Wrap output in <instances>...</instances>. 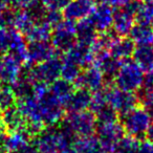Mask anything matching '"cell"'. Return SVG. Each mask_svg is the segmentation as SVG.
<instances>
[{"label": "cell", "instance_id": "6da1fadb", "mask_svg": "<svg viewBox=\"0 0 153 153\" xmlns=\"http://www.w3.org/2000/svg\"><path fill=\"white\" fill-rule=\"evenodd\" d=\"M72 134L63 129H44L33 138L36 153H56L72 143Z\"/></svg>", "mask_w": 153, "mask_h": 153}, {"label": "cell", "instance_id": "7a4b0ae2", "mask_svg": "<svg viewBox=\"0 0 153 153\" xmlns=\"http://www.w3.org/2000/svg\"><path fill=\"white\" fill-rule=\"evenodd\" d=\"M145 72L140 66L131 60H125L121 63L114 76L115 86L126 91L135 92L140 89L144 82Z\"/></svg>", "mask_w": 153, "mask_h": 153}, {"label": "cell", "instance_id": "3957f363", "mask_svg": "<svg viewBox=\"0 0 153 153\" xmlns=\"http://www.w3.org/2000/svg\"><path fill=\"white\" fill-rule=\"evenodd\" d=\"M97 117L92 111L84 110L79 112H69L65 117L64 127L72 135L78 137L89 136L96 132Z\"/></svg>", "mask_w": 153, "mask_h": 153}, {"label": "cell", "instance_id": "277c9868", "mask_svg": "<svg viewBox=\"0 0 153 153\" xmlns=\"http://www.w3.org/2000/svg\"><path fill=\"white\" fill-rule=\"evenodd\" d=\"M62 60L57 57V55L36 65L28 67L25 74L33 82H43L51 84L60 78Z\"/></svg>", "mask_w": 153, "mask_h": 153}, {"label": "cell", "instance_id": "5b68a950", "mask_svg": "<svg viewBox=\"0 0 153 153\" xmlns=\"http://www.w3.org/2000/svg\"><path fill=\"white\" fill-rule=\"evenodd\" d=\"M151 117L143 107H134L133 109L122 115V126L125 133L140 138L145 135L149 125L151 124Z\"/></svg>", "mask_w": 153, "mask_h": 153}, {"label": "cell", "instance_id": "8992f818", "mask_svg": "<svg viewBox=\"0 0 153 153\" xmlns=\"http://www.w3.org/2000/svg\"><path fill=\"white\" fill-rule=\"evenodd\" d=\"M51 44L56 51L67 53L76 42V23L70 20H62L51 33Z\"/></svg>", "mask_w": 153, "mask_h": 153}, {"label": "cell", "instance_id": "52a82bcc", "mask_svg": "<svg viewBox=\"0 0 153 153\" xmlns=\"http://www.w3.org/2000/svg\"><path fill=\"white\" fill-rule=\"evenodd\" d=\"M37 100H38L41 119L45 126L53 127L63 120L64 106L51 92L48 91L44 96L37 98Z\"/></svg>", "mask_w": 153, "mask_h": 153}, {"label": "cell", "instance_id": "ba28073f", "mask_svg": "<svg viewBox=\"0 0 153 153\" xmlns=\"http://www.w3.org/2000/svg\"><path fill=\"white\" fill-rule=\"evenodd\" d=\"M105 92L107 104L122 115L137 106L138 97L135 92L126 91L117 87H105Z\"/></svg>", "mask_w": 153, "mask_h": 153}, {"label": "cell", "instance_id": "9c48e42d", "mask_svg": "<svg viewBox=\"0 0 153 153\" xmlns=\"http://www.w3.org/2000/svg\"><path fill=\"white\" fill-rule=\"evenodd\" d=\"M138 1L130 0L125 7L117 9L113 14L112 28L119 37H126L129 35L132 26L134 25L135 14L137 10Z\"/></svg>", "mask_w": 153, "mask_h": 153}, {"label": "cell", "instance_id": "30bf717a", "mask_svg": "<svg viewBox=\"0 0 153 153\" xmlns=\"http://www.w3.org/2000/svg\"><path fill=\"white\" fill-rule=\"evenodd\" d=\"M96 132L102 148L108 153H114L120 140L125 135V130L119 122L99 124Z\"/></svg>", "mask_w": 153, "mask_h": 153}, {"label": "cell", "instance_id": "8fae6325", "mask_svg": "<svg viewBox=\"0 0 153 153\" xmlns=\"http://www.w3.org/2000/svg\"><path fill=\"white\" fill-rule=\"evenodd\" d=\"M105 82L106 78L103 72L96 65H90L80 74L74 84L76 88H85L90 92H94L105 88Z\"/></svg>", "mask_w": 153, "mask_h": 153}, {"label": "cell", "instance_id": "7c38bea8", "mask_svg": "<svg viewBox=\"0 0 153 153\" xmlns=\"http://www.w3.org/2000/svg\"><path fill=\"white\" fill-rule=\"evenodd\" d=\"M96 5V0H69L62 15L66 20L78 22L89 17Z\"/></svg>", "mask_w": 153, "mask_h": 153}, {"label": "cell", "instance_id": "4fadbf2b", "mask_svg": "<svg viewBox=\"0 0 153 153\" xmlns=\"http://www.w3.org/2000/svg\"><path fill=\"white\" fill-rule=\"evenodd\" d=\"M5 21L7 27L24 35L37 21V19L32 10H16L14 12L7 10Z\"/></svg>", "mask_w": 153, "mask_h": 153}, {"label": "cell", "instance_id": "5bb4252c", "mask_svg": "<svg viewBox=\"0 0 153 153\" xmlns=\"http://www.w3.org/2000/svg\"><path fill=\"white\" fill-rule=\"evenodd\" d=\"M22 74V61L11 53L0 58V80L2 83L13 84Z\"/></svg>", "mask_w": 153, "mask_h": 153}, {"label": "cell", "instance_id": "9a60e30c", "mask_svg": "<svg viewBox=\"0 0 153 153\" xmlns=\"http://www.w3.org/2000/svg\"><path fill=\"white\" fill-rule=\"evenodd\" d=\"M56 55H57V51L48 41L30 42V45H27L25 63L30 66L36 65Z\"/></svg>", "mask_w": 153, "mask_h": 153}, {"label": "cell", "instance_id": "2e32d148", "mask_svg": "<svg viewBox=\"0 0 153 153\" xmlns=\"http://www.w3.org/2000/svg\"><path fill=\"white\" fill-rule=\"evenodd\" d=\"M113 10L110 7L106 4L100 3L99 5H96L94 11L91 12L88 19L92 23L98 32L103 33L109 30L112 26V20H113Z\"/></svg>", "mask_w": 153, "mask_h": 153}, {"label": "cell", "instance_id": "e0dca14e", "mask_svg": "<svg viewBox=\"0 0 153 153\" xmlns=\"http://www.w3.org/2000/svg\"><path fill=\"white\" fill-rule=\"evenodd\" d=\"M65 58L74 62L80 67H88L94 63V53L91 46L76 43L69 51L66 53Z\"/></svg>", "mask_w": 153, "mask_h": 153}, {"label": "cell", "instance_id": "ac0fdd59", "mask_svg": "<svg viewBox=\"0 0 153 153\" xmlns=\"http://www.w3.org/2000/svg\"><path fill=\"white\" fill-rule=\"evenodd\" d=\"M92 94L85 88H78L74 90L70 98L65 104V108L68 112H79V111L88 110L91 103Z\"/></svg>", "mask_w": 153, "mask_h": 153}, {"label": "cell", "instance_id": "d6986e66", "mask_svg": "<svg viewBox=\"0 0 153 153\" xmlns=\"http://www.w3.org/2000/svg\"><path fill=\"white\" fill-rule=\"evenodd\" d=\"M122 61L113 57L109 51L94 53V65L103 72L105 78H112L121 66Z\"/></svg>", "mask_w": 153, "mask_h": 153}, {"label": "cell", "instance_id": "ffe728a7", "mask_svg": "<svg viewBox=\"0 0 153 153\" xmlns=\"http://www.w3.org/2000/svg\"><path fill=\"white\" fill-rule=\"evenodd\" d=\"M1 120L3 122L5 130L9 132L22 130L25 127V119L16 105L3 109Z\"/></svg>", "mask_w": 153, "mask_h": 153}, {"label": "cell", "instance_id": "44dd1931", "mask_svg": "<svg viewBox=\"0 0 153 153\" xmlns=\"http://www.w3.org/2000/svg\"><path fill=\"white\" fill-rule=\"evenodd\" d=\"M99 34L88 18L78 21L76 24V42L86 46H92L96 42Z\"/></svg>", "mask_w": 153, "mask_h": 153}, {"label": "cell", "instance_id": "7402d4cb", "mask_svg": "<svg viewBox=\"0 0 153 153\" xmlns=\"http://www.w3.org/2000/svg\"><path fill=\"white\" fill-rule=\"evenodd\" d=\"M132 58L145 74L153 71V49L151 45H137Z\"/></svg>", "mask_w": 153, "mask_h": 153}, {"label": "cell", "instance_id": "603a6c76", "mask_svg": "<svg viewBox=\"0 0 153 153\" xmlns=\"http://www.w3.org/2000/svg\"><path fill=\"white\" fill-rule=\"evenodd\" d=\"M135 49V43L127 37H119L110 48V53L119 59L120 61H125L132 57Z\"/></svg>", "mask_w": 153, "mask_h": 153}, {"label": "cell", "instance_id": "cb8c5ba5", "mask_svg": "<svg viewBox=\"0 0 153 153\" xmlns=\"http://www.w3.org/2000/svg\"><path fill=\"white\" fill-rule=\"evenodd\" d=\"M51 33L53 30L49 24H47L43 20H38L23 36H25V40L30 42H43L51 39Z\"/></svg>", "mask_w": 153, "mask_h": 153}, {"label": "cell", "instance_id": "d4e9b609", "mask_svg": "<svg viewBox=\"0 0 153 153\" xmlns=\"http://www.w3.org/2000/svg\"><path fill=\"white\" fill-rule=\"evenodd\" d=\"M130 39L137 45H150L153 43V28L148 23L137 22L129 33Z\"/></svg>", "mask_w": 153, "mask_h": 153}, {"label": "cell", "instance_id": "484cf974", "mask_svg": "<svg viewBox=\"0 0 153 153\" xmlns=\"http://www.w3.org/2000/svg\"><path fill=\"white\" fill-rule=\"evenodd\" d=\"M74 90V88L72 83L63 79H57L53 83H51V86H49V92L63 106H65V104L67 103L68 99L70 98Z\"/></svg>", "mask_w": 153, "mask_h": 153}, {"label": "cell", "instance_id": "4316f807", "mask_svg": "<svg viewBox=\"0 0 153 153\" xmlns=\"http://www.w3.org/2000/svg\"><path fill=\"white\" fill-rule=\"evenodd\" d=\"M26 51H27V44L25 42L24 36L21 33L12 28L11 42H10V47L7 53L18 58L20 61H22V63H25Z\"/></svg>", "mask_w": 153, "mask_h": 153}, {"label": "cell", "instance_id": "83f0119b", "mask_svg": "<svg viewBox=\"0 0 153 153\" xmlns=\"http://www.w3.org/2000/svg\"><path fill=\"white\" fill-rule=\"evenodd\" d=\"M72 146L76 149V153H99L103 150L99 138L94 134L78 137L72 142Z\"/></svg>", "mask_w": 153, "mask_h": 153}, {"label": "cell", "instance_id": "f1b7e54d", "mask_svg": "<svg viewBox=\"0 0 153 153\" xmlns=\"http://www.w3.org/2000/svg\"><path fill=\"white\" fill-rule=\"evenodd\" d=\"M33 84L34 82L26 74L20 76L13 84H11V89L15 94L16 99H23L33 94Z\"/></svg>", "mask_w": 153, "mask_h": 153}, {"label": "cell", "instance_id": "f546056e", "mask_svg": "<svg viewBox=\"0 0 153 153\" xmlns=\"http://www.w3.org/2000/svg\"><path fill=\"white\" fill-rule=\"evenodd\" d=\"M80 74H81V67L79 65H76L74 62L70 61L66 58L62 61L61 71H60L61 79L66 80L70 83H74V81L78 79Z\"/></svg>", "mask_w": 153, "mask_h": 153}, {"label": "cell", "instance_id": "4dcf8cb0", "mask_svg": "<svg viewBox=\"0 0 153 153\" xmlns=\"http://www.w3.org/2000/svg\"><path fill=\"white\" fill-rule=\"evenodd\" d=\"M135 19L142 23L150 24L153 19V0H140Z\"/></svg>", "mask_w": 153, "mask_h": 153}, {"label": "cell", "instance_id": "1f68e13d", "mask_svg": "<svg viewBox=\"0 0 153 153\" xmlns=\"http://www.w3.org/2000/svg\"><path fill=\"white\" fill-rule=\"evenodd\" d=\"M138 144H140L138 138L129 135V134L124 135L120 140L114 153H135Z\"/></svg>", "mask_w": 153, "mask_h": 153}, {"label": "cell", "instance_id": "d6a6232c", "mask_svg": "<svg viewBox=\"0 0 153 153\" xmlns=\"http://www.w3.org/2000/svg\"><path fill=\"white\" fill-rule=\"evenodd\" d=\"M97 122H99V124H105V123H112V122H117V112L110 107L109 105H106L103 108H101L99 111H97L96 113Z\"/></svg>", "mask_w": 153, "mask_h": 153}, {"label": "cell", "instance_id": "836d02e7", "mask_svg": "<svg viewBox=\"0 0 153 153\" xmlns=\"http://www.w3.org/2000/svg\"><path fill=\"white\" fill-rule=\"evenodd\" d=\"M107 104V99H106V92H105V88L98 91H94V94L91 97V103H90V107L91 111L94 113H96L97 111H99L101 108H103L104 106H106Z\"/></svg>", "mask_w": 153, "mask_h": 153}, {"label": "cell", "instance_id": "e575fe53", "mask_svg": "<svg viewBox=\"0 0 153 153\" xmlns=\"http://www.w3.org/2000/svg\"><path fill=\"white\" fill-rule=\"evenodd\" d=\"M12 28L7 26H0V53L9 51L10 42H11Z\"/></svg>", "mask_w": 153, "mask_h": 153}, {"label": "cell", "instance_id": "d590c367", "mask_svg": "<svg viewBox=\"0 0 153 153\" xmlns=\"http://www.w3.org/2000/svg\"><path fill=\"white\" fill-rule=\"evenodd\" d=\"M62 18H63V15H62L61 11H55V10H45L44 14L42 16V19L44 22H46L47 24L53 27V26L57 25L60 21H62Z\"/></svg>", "mask_w": 153, "mask_h": 153}, {"label": "cell", "instance_id": "8d00e7d4", "mask_svg": "<svg viewBox=\"0 0 153 153\" xmlns=\"http://www.w3.org/2000/svg\"><path fill=\"white\" fill-rule=\"evenodd\" d=\"M140 100L143 103V108L153 120V90L143 91V94H140Z\"/></svg>", "mask_w": 153, "mask_h": 153}, {"label": "cell", "instance_id": "74e56055", "mask_svg": "<svg viewBox=\"0 0 153 153\" xmlns=\"http://www.w3.org/2000/svg\"><path fill=\"white\" fill-rule=\"evenodd\" d=\"M40 0H10V4L15 10H32L38 7Z\"/></svg>", "mask_w": 153, "mask_h": 153}, {"label": "cell", "instance_id": "f35d334b", "mask_svg": "<svg viewBox=\"0 0 153 153\" xmlns=\"http://www.w3.org/2000/svg\"><path fill=\"white\" fill-rule=\"evenodd\" d=\"M69 0H40L41 4L45 10L62 11Z\"/></svg>", "mask_w": 153, "mask_h": 153}, {"label": "cell", "instance_id": "ab89813d", "mask_svg": "<svg viewBox=\"0 0 153 153\" xmlns=\"http://www.w3.org/2000/svg\"><path fill=\"white\" fill-rule=\"evenodd\" d=\"M153 90V71L147 72L144 76V82L138 91H150Z\"/></svg>", "mask_w": 153, "mask_h": 153}, {"label": "cell", "instance_id": "60d3db41", "mask_svg": "<svg viewBox=\"0 0 153 153\" xmlns=\"http://www.w3.org/2000/svg\"><path fill=\"white\" fill-rule=\"evenodd\" d=\"M101 3L110 7L111 9H121L125 7L130 0H99Z\"/></svg>", "mask_w": 153, "mask_h": 153}, {"label": "cell", "instance_id": "b9f144b4", "mask_svg": "<svg viewBox=\"0 0 153 153\" xmlns=\"http://www.w3.org/2000/svg\"><path fill=\"white\" fill-rule=\"evenodd\" d=\"M135 153H153V143L148 140L140 142Z\"/></svg>", "mask_w": 153, "mask_h": 153}, {"label": "cell", "instance_id": "7bdbcfd3", "mask_svg": "<svg viewBox=\"0 0 153 153\" xmlns=\"http://www.w3.org/2000/svg\"><path fill=\"white\" fill-rule=\"evenodd\" d=\"M10 4V0H0V26H7L5 13L7 7Z\"/></svg>", "mask_w": 153, "mask_h": 153}, {"label": "cell", "instance_id": "ee69618b", "mask_svg": "<svg viewBox=\"0 0 153 153\" xmlns=\"http://www.w3.org/2000/svg\"><path fill=\"white\" fill-rule=\"evenodd\" d=\"M5 135H7V130H5L3 122L1 120V117H0V145H2L3 140L5 138Z\"/></svg>", "mask_w": 153, "mask_h": 153}, {"label": "cell", "instance_id": "f6af8a7d", "mask_svg": "<svg viewBox=\"0 0 153 153\" xmlns=\"http://www.w3.org/2000/svg\"><path fill=\"white\" fill-rule=\"evenodd\" d=\"M56 153H76V149L74 148L72 144H70V145H68V146H66V147H64V148L58 150Z\"/></svg>", "mask_w": 153, "mask_h": 153}, {"label": "cell", "instance_id": "bcb514c9", "mask_svg": "<svg viewBox=\"0 0 153 153\" xmlns=\"http://www.w3.org/2000/svg\"><path fill=\"white\" fill-rule=\"evenodd\" d=\"M145 135H146L147 140H150L151 143H153V123H151L150 125H149V127H148V129H147Z\"/></svg>", "mask_w": 153, "mask_h": 153}, {"label": "cell", "instance_id": "7dc6e473", "mask_svg": "<svg viewBox=\"0 0 153 153\" xmlns=\"http://www.w3.org/2000/svg\"><path fill=\"white\" fill-rule=\"evenodd\" d=\"M1 88V87H0ZM3 110V105H2V94H1V90H0V111Z\"/></svg>", "mask_w": 153, "mask_h": 153}, {"label": "cell", "instance_id": "c3c4849f", "mask_svg": "<svg viewBox=\"0 0 153 153\" xmlns=\"http://www.w3.org/2000/svg\"><path fill=\"white\" fill-rule=\"evenodd\" d=\"M0 153H7V152L4 151V149H3L2 145H0Z\"/></svg>", "mask_w": 153, "mask_h": 153}, {"label": "cell", "instance_id": "681fc988", "mask_svg": "<svg viewBox=\"0 0 153 153\" xmlns=\"http://www.w3.org/2000/svg\"><path fill=\"white\" fill-rule=\"evenodd\" d=\"M99 153H108V152H106V151H105L104 149H103V150L101 151V152H99Z\"/></svg>", "mask_w": 153, "mask_h": 153}, {"label": "cell", "instance_id": "f907efd6", "mask_svg": "<svg viewBox=\"0 0 153 153\" xmlns=\"http://www.w3.org/2000/svg\"><path fill=\"white\" fill-rule=\"evenodd\" d=\"M151 23H152V28H153V19H152V21H151Z\"/></svg>", "mask_w": 153, "mask_h": 153}, {"label": "cell", "instance_id": "816d5d0a", "mask_svg": "<svg viewBox=\"0 0 153 153\" xmlns=\"http://www.w3.org/2000/svg\"><path fill=\"white\" fill-rule=\"evenodd\" d=\"M1 83H2V82H1V80H0V87H1Z\"/></svg>", "mask_w": 153, "mask_h": 153}, {"label": "cell", "instance_id": "f5cc1de1", "mask_svg": "<svg viewBox=\"0 0 153 153\" xmlns=\"http://www.w3.org/2000/svg\"><path fill=\"white\" fill-rule=\"evenodd\" d=\"M151 46H152V49H153V43H152V45H151Z\"/></svg>", "mask_w": 153, "mask_h": 153}, {"label": "cell", "instance_id": "db71d44e", "mask_svg": "<svg viewBox=\"0 0 153 153\" xmlns=\"http://www.w3.org/2000/svg\"><path fill=\"white\" fill-rule=\"evenodd\" d=\"M0 58H1V57H0Z\"/></svg>", "mask_w": 153, "mask_h": 153}]
</instances>
